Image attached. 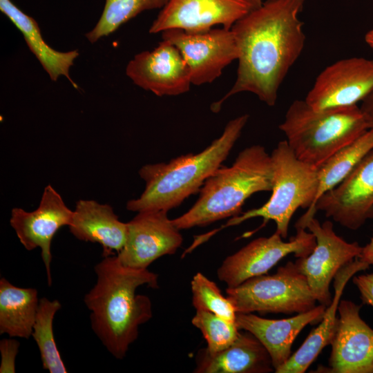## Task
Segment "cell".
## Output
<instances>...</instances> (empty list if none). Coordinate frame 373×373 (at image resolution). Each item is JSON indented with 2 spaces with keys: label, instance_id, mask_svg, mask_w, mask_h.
Wrapping results in <instances>:
<instances>
[{
  "label": "cell",
  "instance_id": "obj_28",
  "mask_svg": "<svg viewBox=\"0 0 373 373\" xmlns=\"http://www.w3.org/2000/svg\"><path fill=\"white\" fill-rule=\"evenodd\" d=\"M192 305L195 309L211 312L227 320L236 322L237 312L231 301L224 297L217 285L198 272L191 281Z\"/></svg>",
  "mask_w": 373,
  "mask_h": 373
},
{
  "label": "cell",
  "instance_id": "obj_21",
  "mask_svg": "<svg viewBox=\"0 0 373 373\" xmlns=\"http://www.w3.org/2000/svg\"><path fill=\"white\" fill-rule=\"evenodd\" d=\"M274 370L263 345L250 332H240L226 349L214 354L206 348L196 356L197 373H267Z\"/></svg>",
  "mask_w": 373,
  "mask_h": 373
},
{
  "label": "cell",
  "instance_id": "obj_1",
  "mask_svg": "<svg viewBox=\"0 0 373 373\" xmlns=\"http://www.w3.org/2000/svg\"><path fill=\"white\" fill-rule=\"evenodd\" d=\"M305 0H265L231 28L239 50L237 77L232 88L211 110L242 92L255 94L269 106L276 104L278 89L300 57L305 35L299 15Z\"/></svg>",
  "mask_w": 373,
  "mask_h": 373
},
{
  "label": "cell",
  "instance_id": "obj_17",
  "mask_svg": "<svg viewBox=\"0 0 373 373\" xmlns=\"http://www.w3.org/2000/svg\"><path fill=\"white\" fill-rule=\"evenodd\" d=\"M361 307L350 300H340L327 372L373 373V329L361 318Z\"/></svg>",
  "mask_w": 373,
  "mask_h": 373
},
{
  "label": "cell",
  "instance_id": "obj_18",
  "mask_svg": "<svg viewBox=\"0 0 373 373\" xmlns=\"http://www.w3.org/2000/svg\"><path fill=\"white\" fill-rule=\"evenodd\" d=\"M326 307L318 305L313 309L282 319H269L252 313H237L236 323L239 329L252 334L266 348L275 372L291 356L293 343L309 324L321 321Z\"/></svg>",
  "mask_w": 373,
  "mask_h": 373
},
{
  "label": "cell",
  "instance_id": "obj_30",
  "mask_svg": "<svg viewBox=\"0 0 373 373\" xmlns=\"http://www.w3.org/2000/svg\"><path fill=\"white\" fill-rule=\"evenodd\" d=\"M352 280L360 291L363 303L373 307V274L354 276Z\"/></svg>",
  "mask_w": 373,
  "mask_h": 373
},
{
  "label": "cell",
  "instance_id": "obj_12",
  "mask_svg": "<svg viewBox=\"0 0 373 373\" xmlns=\"http://www.w3.org/2000/svg\"><path fill=\"white\" fill-rule=\"evenodd\" d=\"M373 91V60L341 59L316 77L305 101L316 110L357 105Z\"/></svg>",
  "mask_w": 373,
  "mask_h": 373
},
{
  "label": "cell",
  "instance_id": "obj_32",
  "mask_svg": "<svg viewBox=\"0 0 373 373\" xmlns=\"http://www.w3.org/2000/svg\"><path fill=\"white\" fill-rule=\"evenodd\" d=\"M358 259L366 262L369 265H373V236L369 243L365 247H363Z\"/></svg>",
  "mask_w": 373,
  "mask_h": 373
},
{
  "label": "cell",
  "instance_id": "obj_4",
  "mask_svg": "<svg viewBox=\"0 0 373 373\" xmlns=\"http://www.w3.org/2000/svg\"><path fill=\"white\" fill-rule=\"evenodd\" d=\"M272 185L271 155L260 145L247 147L231 166L219 167L202 185L195 204L172 222L182 230L237 216L251 195L271 191Z\"/></svg>",
  "mask_w": 373,
  "mask_h": 373
},
{
  "label": "cell",
  "instance_id": "obj_13",
  "mask_svg": "<svg viewBox=\"0 0 373 373\" xmlns=\"http://www.w3.org/2000/svg\"><path fill=\"white\" fill-rule=\"evenodd\" d=\"M163 210L138 212L127 222L126 242L116 254L124 266L148 269L159 258L171 255L182 245V234Z\"/></svg>",
  "mask_w": 373,
  "mask_h": 373
},
{
  "label": "cell",
  "instance_id": "obj_24",
  "mask_svg": "<svg viewBox=\"0 0 373 373\" xmlns=\"http://www.w3.org/2000/svg\"><path fill=\"white\" fill-rule=\"evenodd\" d=\"M372 149L373 129H368L318 167V187L313 208L306 211L295 224L302 225L308 219L314 217L316 204L320 197L338 185Z\"/></svg>",
  "mask_w": 373,
  "mask_h": 373
},
{
  "label": "cell",
  "instance_id": "obj_9",
  "mask_svg": "<svg viewBox=\"0 0 373 373\" xmlns=\"http://www.w3.org/2000/svg\"><path fill=\"white\" fill-rule=\"evenodd\" d=\"M298 227L308 229L316 243L309 255L297 258L294 263L306 277L316 301L327 307L332 300L329 291L332 280L343 267L359 257L363 247L356 242H347L336 235L333 223L328 220L321 224L312 217Z\"/></svg>",
  "mask_w": 373,
  "mask_h": 373
},
{
  "label": "cell",
  "instance_id": "obj_14",
  "mask_svg": "<svg viewBox=\"0 0 373 373\" xmlns=\"http://www.w3.org/2000/svg\"><path fill=\"white\" fill-rule=\"evenodd\" d=\"M73 215L60 194L50 184L44 190L39 207L32 211L13 208L10 224L20 242L28 251L36 248L46 267L48 286L52 284L50 262L51 243L55 233L64 226H69Z\"/></svg>",
  "mask_w": 373,
  "mask_h": 373
},
{
  "label": "cell",
  "instance_id": "obj_15",
  "mask_svg": "<svg viewBox=\"0 0 373 373\" xmlns=\"http://www.w3.org/2000/svg\"><path fill=\"white\" fill-rule=\"evenodd\" d=\"M315 209L352 230L373 218V149L338 185L320 197Z\"/></svg>",
  "mask_w": 373,
  "mask_h": 373
},
{
  "label": "cell",
  "instance_id": "obj_6",
  "mask_svg": "<svg viewBox=\"0 0 373 373\" xmlns=\"http://www.w3.org/2000/svg\"><path fill=\"white\" fill-rule=\"evenodd\" d=\"M270 155L273 167L271 197L262 206L231 218L225 227L260 217L262 226L274 221L276 231L285 239L296 210L303 208L310 211L313 208L318 187L317 168L299 160L286 140L280 142Z\"/></svg>",
  "mask_w": 373,
  "mask_h": 373
},
{
  "label": "cell",
  "instance_id": "obj_25",
  "mask_svg": "<svg viewBox=\"0 0 373 373\" xmlns=\"http://www.w3.org/2000/svg\"><path fill=\"white\" fill-rule=\"evenodd\" d=\"M61 305L57 300L39 299L32 336L39 350L42 367L50 373H66L53 334V319Z\"/></svg>",
  "mask_w": 373,
  "mask_h": 373
},
{
  "label": "cell",
  "instance_id": "obj_7",
  "mask_svg": "<svg viewBox=\"0 0 373 373\" xmlns=\"http://www.w3.org/2000/svg\"><path fill=\"white\" fill-rule=\"evenodd\" d=\"M237 313L300 314L316 307L306 277L294 262H288L272 275L251 278L226 289Z\"/></svg>",
  "mask_w": 373,
  "mask_h": 373
},
{
  "label": "cell",
  "instance_id": "obj_23",
  "mask_svg": "<svg viewBox=\"0 0 373 373\" xmlns=\"http://www.w3.org/2000/svg\"><path fill=\"white\" fill-rule=\"evenodd\" d=\"M39 298L35 288H21L0 280V334L28 339L32 336Z\"/></svg>",
  "mask_w": 373,
  "mask_h": 373
},
{
  "label": "cell",
  "instance_id": "obj_26",
  "mask_svg": "<svg viewBox=\"0 0 373 373\" xmlns=\"http://www.w3.org/2000/svg\"><path fill=\"white\" fill-rule=\"evenodd\" d=\"M169 0H106L102 15L86 37L91 43L115 32L143 11L163 8Z\"/></svg>",
  "mask_w": 373,
  "mask_h": 373
},
{
  "label": "cell",
  "instance_id": "obj_10",
  "mask_svg": "<svg viewBox=\"0 0 373 373\" xmlns=\"http://www.w3.org/2000/svg\"><path fill=\"white\" fill-rule=\"evenodd\" d=\"M162 38L181 52L190 70L193 85L213 82L239 56L233 31L224 28L197 32L173 28L162 32Z\"/></svg>",
  "mask_w": 373,
  "mask_h": 373
},
{
  "label": "cell",
  "instance_id": "obj_8",
  "mask_svg": "<svg viewBox=\"0 0 373 373\" xmlns=\"http://www.w3.org/2000/svg\"><path fill=\"white\" fill-rule=\"evenodd\" d=\"M289 241L276 231L269 237L256 238L227 256L217 271L218 279L227 287H236L247 280L266 274L281 259L294 254L296 258L309 255L316 246V238L306 229L296 228Z\"/></svg>",
  "mask_w": 373,
  "mask_h": 373
},
{
  "label": "cell",
  "instance_id": "obj_20",
  "mask_svg": "<svg viewBox=\"0 0 373 373\" xmlns=\"http://www.w3.org/2000/svg\"><path fill=\"white\" fill-rule=\"evenodd\" d=\"M370 265L356 258L343 267L334 278V293L331 303L326 307L318 327L308 335L301 346L276 373H303L316 358L322 350L330 345L336 332L338 317L337 312L345 285L356 273Z\"/></svg>",
  "mask_w": 373,
  "mask_h": 373
},
{
  "label": "cell",
  "instance_id": "obj_16",
  "mask_svg": "<svg viewBox=\"0 0 373 373\" xmlns=\"http://www.w3.org/2000/svg\"><path fill=\"white\" fill-rule=\"evenodd\" d=\"M126 73L135 84L160 97L185 93L192 84L181 52L164 40L152 51L137 54L128 64Z\"/></svg>",
  "mask_w": 373,
  "mask_h": 373
},
{
  "label": "cell",
  "instance_id": "obj_29",
  "mask_svg": "<svg viewBox=\"0 0 373 373\" xmlns=\"http://www.w3.org/2000/svg\"><path fill=\"white\" fill-rule=\"evenodd\" d=\"M19 343L12 338H4L0 341L1 373L15 372V358L19 351Z\"/></svg>",
  "mask_w": 373,
  "mask_h": 373
},
{
  "label": "cell",
  "instance_id": "obj_2",
  "mask_svg": "<svg viewBox=\"0 0 373 373\" xmlns=\"http://www.w3.org/2000/svg\"><path fill=\"white\" fill-rule=\"evenodd\" d=\"M103 258L94 268L96 283L84 300L93 331L113 356L122 359L137 338L140 325L153 316L150 298L136 289L144 285L159 288L158 276L124 266L116 255Z\"/></svg>",
  "mask_w": 373,
  "mask_h": 373
},
{
  "label": "cell",
  "instance_id": "obj_11",
  "mask_svg": "<svg viewBox=\"0 0 373 373\" xmlns=\"http://www.w3.org/2000/svg\"><path fill=\"white\" fill-rule=\"evenodd\" d=\"M263 0H169L153 22L150 33L178 28L190 32L206 31L216 25L231 30Z\"/></svg>",
  "mask_w": 373,
  "mask_h": 373
},
{
  "label": "cell",
  "instance_id": "obj_33",
  "mask_svg": "<svg viewBox=\"0 0 373 373\" xmlns=\"http://www.w3.org/2000/svg\"><path fill=\"white\" fill-rule=\"evenodd\" d=\"M365 40V42L373 49V28L366 33Z\"/></svg>",
  "mask_w": 373,
  "mask_h": 373
},
{
  "label": "cell",
  "instance_id": "obj_19",
  "mask_svg": "<svg viewBox=\"0 0 373 373\" xmlns=\"http://www.w3.org/2000/svg\"><path fill=\"white\" fill-rule=\"evenodd\" d=\"M68 228L78 240L99 244L103 257L122 250L128 231L127 222L119 220L111 205L93 200L77 202Z\"/></svg>",
  "mask_w": 373,
  "mask_h": 373
},
{
  "label": "cell",
  "instance_id": "obj_27",
  "mask_svg": "<svg viewBox=\"0 0 373 373\" xmlns=\"http://www.w3.org/2000/svg\"><path fill=\"white\" fill-rule=\"evenodd\" d=\"M191 323L200 330L207 343L206 350L211 354L219 352L230 346L240 334L236 322L207 310L196 309Z\"/></svg>",
  "mask_w": 373,
  "mask_h": 373
},
{
  "label": "cell",
  "instance_id": "obj_5",
  "mask_svg": "<svg viewBox=\"0 0 373 373\" xmlns=\"http://www.w3.org/2000/svg\"><path fill=\"white\" fill-rule=\"evenodd\" d=\"M279 128L296 156L315 168L369 129L357 105L316 110L305 99L291 104Z\"/></svg>",
  "mask_w": 373,
  "mask_h": 373
},
{
  "label": "cell",
  "instance_id": "obj_31",
  "mask_svg": "<svg viewBox=\"0 0 373 373\" xmlns=\"http://www.w3.org/2000/svg\"><path fill=\"white\" fill-rule=\"evenodd\" d=\"M360 108L369 129H373V91L363 101Z\"/></svg>",
  "mask_w": 373,
  "mask_h": 373
},
{
  "label": "cell",
  "instance_id": "obj_3",
  "mask_svg": "<svg viewBox=\"0 0 373 373\" xmlns=\"http://www.w3.org/2000/svg\"><path fill=\"white\" fill-rule=\"evenodd\" d=\"M249 115L230 120L222 135L202 151L180 155L169 162L149 164L139 170L145 182L141 195L129 200L126 209L134 212L169 210L199 191L205 181L227 159Z\"/></svg>",
  "mask_w": 373,
  "mask_h": 373
},
{
  "label": "cell",
  "instance_id": "obj_22",
  "mask_svg": "<svg viewBox=\"0 0 373 373\" xmlns=\"http://www.w3.org/2000/svg\"><path fill=\"white\" fill-rule=\"evenodd\" d=\"M0 10L23 34L29 49L50 79L57 81L60 76H65L77 88V85L70 77L69 70L79 55L78 51L63 52L48 46L43 39L37 21L21 10L11 0H0Z\"/></svg>",
  "mask_w": 373,
  "mask_h": 373
}]
</instances>
